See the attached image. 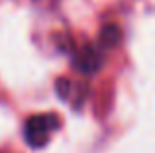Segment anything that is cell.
<instances>
[{"mask_svg": "<svg viewBox=\"0 0 155 153\" xmlns=\"http://www.w3.org/2000/svg\"><path fill=\"white\" fill-rule=\"evenodd\" d=\"M61 120L55 114H39L31 116L26 122V130H24V138H26L28 145L31 147H43L47 143L49 132L59 130Z\"/></svg>", "mask_w": 155, "mask_h": 153, "instance_id": "1", "label": "cell"}, {"mask_svg": "<svg viewBox=\"0 0 155 153\" xmlns=\"http://www.w3.org/2000/svg\"><path fill=\"white\" fill-rule=\"evenodd\" d=\"M73 65H75V69L81 71V73H87V75L96 73V71L102 67V55H100L94 47L84 45L83 49H79V53L75 55Z\"/></svg>", "mask_w": 155, "mask_h": 153, "instance_id": "2", "label": "cell"}, {"mask_svg": "<svg viewBox=\"0 0 155 153\" xmlns=\"http://www.w3.org/2000/svg\"><path fill=\"white\" fill-rule=\"evenodd\" d=\"M120 41H122V30H120L118 24H108V26H104L100 30L98 43L104 49H114Z\"/></svg>", "mask_w": 155, "mask_h": 153, "instance_id": "3", "label": "cell"}, {"mask_svg": "<svg viewBox=\"0 0 155 153\" xmlns=\"http://www.w3.org/2000/svg\"><path fill=\"white\" fill-rule=\"evenodd\" d=\"M71 80L69 79H65V76H61V79H57L55 80V92H57V96H59L61 100H67L69 98V94H71Z\"/></svg>", "mask_w": 155, "mask_h": 153, "instance_id": "4", "label": "cell"}]
</instances>
